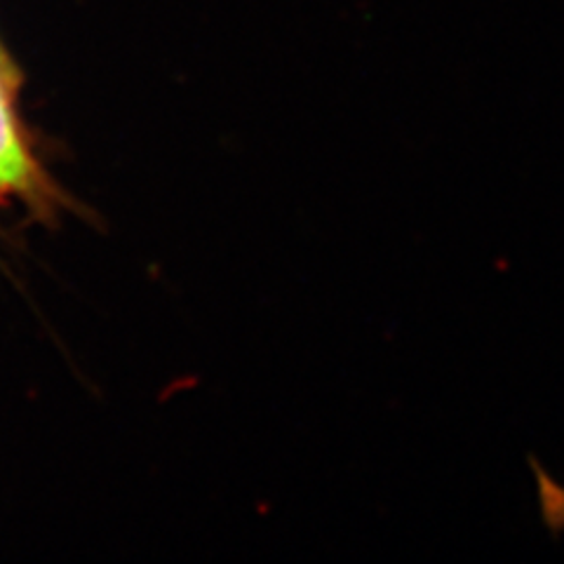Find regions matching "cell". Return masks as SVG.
I'll use <instances>...</instances> for the list:
<instances>
[{
	"label": "cell",
	"mask_w": 564,
	"mask_h": 564,
	"mask_svg": "<svg viewBox=\"0 0 564 564\" xmlns=\"http://www.w3.org/2000/svg\"><path fill=\"white\" fill-rule=\"evenodd\" d=\"M12 70L0 66V188H22L31 184L35 167L24 147L12 109Z\"/></svg>",
	"instance_id": "1"
},
{
	"label": "cell",
	"mask_w": 564,
	"mask_h": 564,
	"mask_svg": "<svg viewBox=\"0 0 564 564\" xmlns=\"http://www.w3.org/2000/svg\"><path fill=\"white\" fill-rule=\"evenodd\" d=\"M0 66H6V68H10V64H8L6 55H3V50H0Z\"/></svg>",
	"instance_id": "2"
}]
</instances>
